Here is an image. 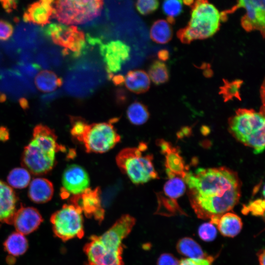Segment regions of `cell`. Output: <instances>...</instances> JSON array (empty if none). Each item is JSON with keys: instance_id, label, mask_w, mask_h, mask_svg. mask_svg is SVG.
Returning a JSON list of instances; mask_svg holds the SVG:
<instances>
[{"instance_id": "cell-13", "label": "cell", "mask_w": 265, "mask_h": 265, "mask_svg": "<svg viewBox=\"0 0 265 265\" xmlns=\"http://www.w3.org/2000/svg\"><path fill=\"white\" fill-rule=\"evenodd\" d=\"M156 144L165 156V167L168 178L179 177L183 179L188 171V167L180 155L179 147L173 146L164 139L157 140Z\"/></svg>"}, {"instance_id": "cell-27", "label": "cell", "mask_w": 265, "mask_h": 265, "mask_svg": "<svg viewBox=\"0 0 265 265\" xmlns=\"http://www.w3.org/2000/svg\"><path fill=\"white\" fill-rule=\"evenodd\" d=\"M149 78L156 85H160L167 82L170 75L168 68L163 61L155 60L150 65L148 69Z\"/></svg>"}, {"instance_id": "cell-32", "label": "cell", "mask_w": 265, "mask_h": 265, "mask_svg": "<svg viewBox=\"0 0 265 265\" xmlns=\"http://www.w3.org/2000/svg\"><path fill=\"white\" fill-rule=\"evenodd\" d=\"M265 206L264 199H258L250 202L247 205L244 206L241 212L244 214L250 212L253 215L263 216L264 218Z\"/></svg>"}, {"instance_id": "cell-26", "label": "cell", "mask_w": 265, "mask_h": 265, "mask_svg": "<svg viewBox=\"0 0 265 265\" xmlns=\"http://www.w3.org/2000/svg\"><path fill=\"white\" fill-rule=\"evenodd\" d=\"M177 249L180 254L189 258H204L208 257L200 246L189 238L181 239L177 243Z\"/></svg>"}, {"instance_id": "cell-1", "label": "cell", "mask_w": 265, "mask_h": 265, "mask_svg": "<svg viewBox=\"0 0 265 265\" xmlns=\"http://www.w3.org/2000/svg\"><path fill=\"white\" fill-rule=\"evenodd\" d=\"M191 206L199 218L215 225L220 216L238 204L241 182L238 173L226 167L199 168L187 171L183 179Z\"/></svg>"}, {"instance_id": "cell-9", "label": "cell", "mask_w": 265, "mask_h": 265, "mask_svg": "<svg viewBox=\"0 0 265 265\" xmlns=\"http://www.w3.org/2000/svg\"><path fill=\"white\" fill-rule=\"evenodd\" d=\"M87 40L90 45L98 47L109 80L131 59V47L125 41L113 39L104 42L101 39L90 35L87 36Z\"/></svg>"}, {"instance_id": "cell-3", "label": "cell", "mask_w": 265, "mask_h": 265, "mask_svg": "<svg viewBox=\"0 0 265 265\" xmlns=\"http://www.w3.org/2000/svg\"><path fill=\"white\" fill-rule=\"evenodd\" d=\"M60 149L53 130L38 124L33 129L32 138L24 148L22 164L34 175L46 174L53 168L55 154Z\"/></svg>"}, {"instance_id": "cell-31", "label": "cell", "mask_w": 265, "mask_h": 265, "mask_svg": "<svg viewBox=\"0 0 265 265\" xmlns=\"http://www.w3.org/2000/svg\"><path fill=\"white\" fill-rule=\"evenodd\" d=\"M183 3V0H163L162 10L170 24L174 23L175 19L182 13Z\"/></svg>"}, {"instance_id": "cell-8", "label": "cell", "mask_w": 265, "mask_h": 265, "mask_svg": "<svg viewBox=\"0 0 265 265\" xmlns=\"http://www.w3.org/2000/svg\"><path fill=\"white\" fill-rule=\"evenodd\" d=\"M42 31L54 44L63 48L62 53L64 56L71 55L77 58L87 49L84 33L75 26L53 23L46 25Z\"/></svg>"}, {"instance_id": "cell-22", "label": "cell", "mask_w": 265, "mask_h": 265, "mask_svg": "<svg viewBox=\"0 0 265 265\" xmlns=\"http://www.w3.org/2000/svg\"><path fill=\"white\" fill-rule=\"evenodd\" d=\"M63 80L53 71L42 70L36 76L34 83L37 88L42 92H51L62 84Z\"/></svg>"}, {"instance_id": "cell-37", "label": "cell", "mask_w": 265, "mask_h": 265, "mask_svg": "<svg viewBox=\"0 0 265 265\" xmlns=\"http://www.w3.org/2000/svg\"><path fill=\"white\" fill-rule=\"evenodd\" d=\"M179 262L172 255L165 253L159 257L158 265H179Z\"/></svg>"}, {"instance_id": "cell-14", "label": "cell", "mask_w": 265, "mask_h": 265, "mask_svg": "<svg viewBox=\"0 0 265 265\" xmlns=\"http://www.w3.org/2000/svg\"><path fill=\"white\" fill-rule=\"evenodd\" d=\"M100 190L87 188L82 193L73 196L71 203L78 206L87 217H93L101 221L104 217V210L101 206Z\"/></svg>"}, {"instance_id": "cell-20", "label": "cell", "mask_w": 265, "mask_h": 265, "mask_svg": "<svg viewBox=\"0 0 265 265\" xmlns=\"http://www.w3.org/2000/svg\"><path fill=\"white\" fill-rule=\"evenodd\" d=\"M126 88L135 94H142L150 88V80L146 72L141 69H134L128 71L124 76Z\"/></svg>"}, {"instance_id": "cell-39", "label": "cell", "mask_w": 265, "mask_h": 265, "mask_svg": "<svg viewBox=\"0 0 265 265\" xmlns=\"http://www.w3.org/2000/svg\"><path fill=\"white\" fill-rule=\"evenodd\" d=\"M110 80L116 86H121L124 84V76L120 74H116L112 77Z\"/></svg>"}, {"instance_id": "cell-17", "label": "cell", "mask_w": 265, "mask_h": 265, "mask_svg": "<svg viewBox=\"0 0 265 265\" xmlns=\"http://www.w3.org/2000/svg\"><path fill=\"white\" fill-rule=\"evenodd\" d=\"M53 0H38L30 4L23 14L24 21L41 26L50 24L53 12Z\"/></svg>"}, {"instance_id": "cell-18", "label": "cell", "mask_w": 265, "mask_h": 265, "mask_svg": "<svg viewBox=\"0 0 265 265\" xmlns=\"http://www.w3.org/2000/svg\"><path fill=\"white\" fill-rule=\"evenodd\" d=\"M17 200L12 188L0 180V226L4 223L12 224Z\"/></svg>"}, {"instance_id": "cell-12", "label": "cell", "mask_w": 265, "mask_h": 265, "mask_svg": "<svg viewBox=\"0 0 265 265\" xmlns=\"http://www.w3.org/2000/svg\"><path fill=\"white\" fill-rule=\"evenodd\" d=\"M265 1V0H238L236 5L220 13L221 21H226L228 15L233 13L239 8H243L246 12L241 19L242 27L247 32L258 30L264 37Z\"/></svg>"}, {"instance_id": "cell-23", "label": "cell", "mask_w": 265, "mask_h": 265, "mask_svg": "<svg viewBox=\"0 0 265 265\" xmlns=\"http://www.w3.org/2000/svg\"><path fill=\"white\" fill-rule=\"evenodd\" d=\"M5 251L13 257L20 256L26 253L28 247L25 235L18 232L10 234L3 242Z\"/></svg>"}, {"instance_id": "cell-42", "label": "cell", "mask_w": 265, "mask_h": 265, "mask_svg": "<svg viewBox=\"0 0 265 265\" xmlns=\"http://www.w3.org/2000/svg\"><path fill=\"white\" fill-rule=\"evenodd\" d=\"M265 253L264 249L260 250L258 253V257L260 265H265Z\"/></svg>"}, {"instance_id": "cell-10", "label": "cell", "mask_w": 265, "mask_h": 265, "mask_svg": "<svg viewBox=\"0 0 265 265\" xmlns=\"http://www.w3.org/2000/svg\"><path fill=\"white\" fill-rule=\"evenodd\" d=\"M81 209L76 205L65 204L51 216L50 221L54 235L67 241L81 238L84 235Z\"/></svg>"}, {"instance_id": "cell-38", "label": "cell", "mask_w": 265, "mask_h": 265, "mask_svg": "<svg viewBox=\"0 0 265 265\" xmlns=\"http://www.w3.org/2000/svg\"><path fill=\"white\" fill-rule=\"evenodd\" d=\"M0 3L5 11L9 13L16 9L18 0H0Z\"/></svg>"}, {"instance_id": "cell-43", "label": "cell", "mask_w": 265, "mask_h": 265, "mask_svg": "<svg viewBox=\"0 0 265 265\" xmlns=\"http://www.w3.org/2000/svg\"><path fill=\"white\" fill-rule=\"evenodd\" d=\"M19 104L22 108L24 109H26L29 107L28 102L25 98H21L19 100Z\"/></svg>"}, {"instance_id": "cell-41", "label": "cell", "mask_w": 265, "mask_h": 265, "mask_svg": "<svg viewBox=\"0 0 265 265\" xmlns=\"http://www.w3.org/2000/svg\"><path fill=\"white\" fill-rule=\"evenodd\" d=\"M159 60L161 61H166L169 57V52L166 49L159 50L157 54Z\"/></svg>"}, {"instance_id": "cell-33", "label": "cell", "mask_w": 265, "mask_h": 265, "mask_svg": "<svg viewBox=\"0 0 265 265\" xmlns=\"http://www.w3.org/2000/svg\"><path fill=\"white\" fill-rule=\"evenodd\" d=\"M217 235V229L215 225L210 222L202 224L198 229L199 237L205 241H212Z\"/></svg>"}, {"instance_id": "cell-5", "label": "cell", "mask_w": 265, "mask_h": 265, "mask_svg": "<svg viewBox=\"0 0 265 265\" xmlns=\"http://www.w3.org/2000/svg\"><path fill=\"white\" fill-rule=\"evenodd\" d=\"M191 6L189 21L177 33L184 44L212 36L219 29L221 21L220 13L208 0H195Z\"/></svg>"}, {"instance_id": "cell-30", "label": "cell", "mask_w": 265, "mask_h": 265, "mask_svg": "<svg viewBox=\"0 0 265 265\" xmlns=\"http://www.w3.org/2000/svg\"><path fill=\"white\" fill-rule=\"evenodd\" d=\"M242 81L239 80L229 81L224 80L223 85L220 88L219 93L225 102L232 100L234 98L240 100L239 89Z\"/></svg>"}, {"instance_id": "cell-34", "label": "cell", "mask_w": 265, "mask_h": 265, "mask_svg": "<svg viewBox=\"0 0 265 265\" xmlns=\"http://www.w3.org/2000/svg\"><path fill=\"white\" fill-rule=\"evenodd\" d=\"M158 0H137L136 7L142 15H146L155 11L158 8Z\"/></svg>"}, {"instance_id": "cell-24", "label": "cell", "mask_w": 265, "mask_h": 265, "mask_svg": "<svg viewBox=\"0 0 265 265\" xmlns=\"http://www.w3.org/2000/svg\"><path fill=\"white\" fill-rule=\"evenodd\" d=\"M173 35L170 24L166 20H158L152 25L150 31L152 40L157 43L164 44L169 42Z\"/></svg>"}, {"instance_id": "cell-16", "label": "cell", "mask_w": 265, "mask_h": 265, "mask_svg": "<svg viewBox=\"0 0 265 265\" xmlns=\"http://www.w3.org/2000/svg\"><path fill=\"white\" fill-rule=\"evenodd\" d=\"M43 220L42 215L36 209L21 206L16 210L12 224L17 232L25 236L36 231Z\"/></svg>"}, {"instance_id": "cell-2", "label": "cell", "mask_w": 265, "mask_h": 265, "mask_svg": "<svg viewBox=\"0 0 265 265\" xmlns=\"http://www.w3.org/2000/svg\"><path fill=\"white\" fill-rule=\"evenodd\" d=\"M134 224L135 219L125 214L103 235L92 237L84 248L88 260L86 265H124L122 241Z\"/></svg>"}, {"instance_id": "cell-35", "label": "cell", "mask_w": 265, "mask_h": 265, "mask_svg": "<svg viewBox=\"0 0 265 265\" xmlns=\"http://www.w3.org/2000/svg\"><path fill=\"white\" fill-rule=\"evenodd\" d=\"M14 28L9 22L0 19V41H6L12 35Z\"/></svg>"}, {"instance_id": "cell-44", "label": "cell", "mask_w": 265, "mask_h": 265, "mask_svg": "<svg viewBox=\"0 0 265 265\" xmlns=\"http://www.w3.org/2000/svg\"><path fill=\"white\" fill-rule=\"evenodd\" d=\"M183 2L187 5H191L193 2L194 0H183Z\"/></svg>"}, {"instance_id": "cell-21", "label": "cell", "mask_w": 265, "mask_h": 265, "mask_svg": "<svg viewBox=\"0 0 265 265\" xmlns=\"http://www.w3.org/2000/svg\"><path fill=\"white\" fill-rule=\"evenodd\" d=\"M215 225L223 236L233 238L240 232L242 222L240 217L235 213L230 212L222 215Z\"/></svg>"}, {"instance_id": "cell-29", "label": "cell", "mask_w": 265, "mask_h": 265, "mask_svg": "<svg viewBox=\"0 0 265 265\" xmlns=\"http://www.w3.org/2000/svg\"><path fill=\"white\" fill-rule=\"evenodd\" d=\"M31 176L25 168L16 167L13 169L7 178L8 185L15 188H24L30 182Z\"/></svg>"}, {"instance_id": "cell-7", "label": "cell", "mask_w": 265, "mask_h": 265, "mask_svg": "<svg viewBox=\"0 0 265 265\" xmlns=\"http://www.w3.org/2000/svg\"><path fill=\"white\" fill-rule=\"evenodd\" d=\"M104 0H53L52 18L69 26L86 24L101 14Z\"/></svg>"}, {"instance_id": "cell-40", "label": "cell", "mask_w": 265, "mask_h": 265, "mask_svg": "<svg viewBox=\"0 0 265 265\" xmlns=\"http://www.w3.org/2000/svg\"><path fill=\"white\" fill-rule=\"evenodd\" d=\"M9 138V132L8 129L4 126H0V141H6Z\"/></svg>"}, {"instance_id": "cell-4", "label": "cell", "mask_w": 265, "mask_h": 265, "mask_svg": "<svg viewBox=\"0 0 265 265\" xmlns=\"http://www.w3.org/2000/svg\"><path fill=\"white\" fill-rule=\"evenodd\" d=\"M265 110L238 108L228 120V130L238 141L253 149L255 154L265 149Z\"/></svg>"}, {"instance_id": "cell-19", "label": "cell", "mask_w": 265, "mask_h": 265, "mask_svg": "<svg viewBox=\"0 0 265 265\" xmlns=\"http://www.w3.org/2000/svg\"><path fill=\"white\" fill-rule=\"evenodd\" d=\"M53 191V186L50 181L44 178H36L30 182L28 195L34 203H45L52 198Z\"/></svg>"}, {"instance_id": "cell-25", "label": "cell", "mask_w": 265, "mask_h": 265, "mask_svg": "<svg viewBox=\"0 0 265 265\" xmlns=\"http://www.w3.org/2000/svg\"><path fill=\"white\" fill-rule=\"evenodd\" d=\"M127 116L131 123L135 125H141L148 121L150 113L145 105L135 101L128 106Z\"/></svg>"}, {"instance_id": "cell-28", "label": "cell", "mask_w": 265, "mask_h": 265, "mask_svg": "<svg viewBox=\"0 0 265 265\" xmlns=\"http://www.w3.org/2000/svg\"><path fill=\"white\" fill-rule=\"evenodd\" d=\"M184 180L179 177L169 179L164 184L163 191L160 193L163 195L177 200L185 192L186 187Z\"/></svg>"}, {"instance_id": "cell-36", "label": "cell", "mask_w": 265, "mask_h": 265, "mask_svg": "<svg viewBox=\"0 0 265 265\" xmlns=\"http://www.w3.org/2000/svg\"><path fill=\"white\" fill-rule=\"evenodd\" d=\"M213 259L211 257L204 258H185L179 262V265H212Z\"/></svg>"}, {"instance_id": "cell-6", "label": "cell", "mask_w": 265, "mask_h": 265, "mask_svg": "<svg viewBox=\"0 0 265 265\" xmlns=\"http://www.w3.org/2000/svg\"><path fill=\"white\" fill-rule=\"evenodd\" d=\"M147 149L146 144L140 143L137 147L123 149L116 157L121 171L136 185L159 178L153 163V156L144 153Z\"/></svg>"}, {"instance_id": "cell-15", "label": "cell", "mask_w": 265, "mask_h": 265, "mask_svg": "<svg viewBox=\"0 0 265 265\" xmlns=\"http://www.w3.org/2000/svg\"><path fill=\"white\" fill-rule=\"evenodd\" d=\"M64 192L73 196L79 195L89 188V178L87 172L77 164L69 165L62 177Z\"/></svg>"}, {"instance_id": "cell-11", "label": "cell", "mask_w": 265, "mask_h": 265, "mask_svg": "<svg viewBox=\"0 0 265 265\" xmlns=\"http://www.w3.org/2000/svg\"><path fill=\"white\" fill-rule=\"evenodd\" d=\"M112 121L87 124L80 141L83 143L87 152L105 153L120 141V136L113 125Z\"/></svg>"}]
</instances>
